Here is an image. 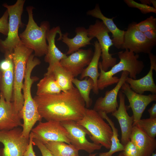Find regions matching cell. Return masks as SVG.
Wrapping results in <instances>:
<instances>
[{
	"mask_svg": "<svg viewBox=\"0 0 156 156\" xmlns=\"http://www.w3.org/2000/svg\"><path fill=\"white\" fill-rule=\"evenodd\" d=\"M135 125L143 130L150 137L153 138L156 137V118L141 119Z\"/></svg>",
	"mask_w": 156,
	"mask_h": 156,
	"instance_id": "f546056e",
	"label": "cell"
},
{
	"mask_svg": "<svg viewBox=\"0 0 156 156\" xmlns=\"http://www.w3.org/2000/svg\"><path fill=\"white\" fill-rule=\"evenodd\" d=\"M135 27L137 29L143 33L156 29V18L153 16H151L138 23L135 22Z\"/></svg>",
	"mask_w": 156,
	"mask_h": 156,
	"instance_id": "4dcf8cb0",
	"label": "cell"
},
{
	"mask_svg": "<svg viewBox=\"0 0 156 156\" xmlns=\"http://www.w3.org/2000/svg\"><path fill=\"white\" fill-rule=\"evenodd\" d=\"M118 55L120 61L109 71L103 70L99 62V68L100 72L97 81L99 90H103L109 86L117 83L119 78L114 76L122 71L128 72L130 78L136 79L137 75L142 72L144 67L143 62L138 60L139 55L138 54H135L128 49L119 52Z\"/></svg>",
	"mask_w": 156,
	"mask_h": 156,
	"instance_id": "7a4b0ae2",
	"label": "cell"
},
{
	"mask_svg": "<svg viewBox=\"0 0 156 156\" xmlns=\"http://www.w3.org/2000/svg\"><path fill=\"white\" fill-rule=\"evenodd\" d=\"M33 144L37 146L41 153L42 156H53L45 145L38 140L33 138Z\"/></svg>",
	"mask_w": 156,
	"mask_h": 156,
	"instance_id": "e575fe53",
	"label": "cell"
},
{
	"mask_svg": "<svg viewBox=\"0 0 156 156\" xmlns=\"http://www.w3.org/2000/svg\"><path fill=\"white\" fill-rule=\"evenodd\" d=\"M34 8L32 6L26 8L28 22L25 30L19 35V37L22 43L33 51L35 56L41 57L47 52L46 35L50 29V25L47 21L42 22L40 26L37 25L33 18Z\"/></svg>",
	"mask_w": 156,
	"mask_h": 156,
	"instance_id": "3957f363",
	"label": "cell"
},
{
	"mask_svg": "<svg viewBox=\"0 0 156 156\" xmlns=\"http://www.w3.org/2000/svg\"><path fill=\"white\" fill-rule=\"evenodd\" d=\"M0 156H2L0 153Z\"/></svg>",
	"mask_w": 156,
	"mask_h": 156,
	"instance_id": "ee69618b",
	"label": "cell"
},
{
	"mask_svg": "<svg viewBox=\"0 0 156 156\" xmlns=\"http://www.w3.org/2000/svg\"><path fill=\"white\" fill-rule=\"evenodd\" d=\"M1 95V92H0V99Z\"/></svg>",
	"mask_w": 156,
	"mask_h": 156,
	"instance_id": "7bdbcfd3",
	"label": "cell"
},
{
	"mask_svg": "<svg viewBox=\"0 0 156 156\" xmlns=\"http://www.w3.org/2000/svg\"><path fill=\"white\" fill-rule=\"evenodd\" d=\"M12 54H5L4 59L0 63V92L8 102H12L14 65Z\"/></svg>",
	"mask_w": 156,
	"mask_h": 156,
	"instance_id": "9a60e30c",
	"label": "cell"
},
{
	"mask_svg": "<svg viewBox=\"0 0 156 156\" xmlns=\"http://www.w3.org/2000/svg\"><path fill=\"white\" fill-rule=\"evenodd\" d=\"M97 154V153H91L90 154L86 156H96ZM117 156H123V154L122 152H121Z\"/></svg>",
	"mask_w": 156,
	"mask_h": 156,
	"instance_id": "ab89813d",
	"label": "cell"
},
{
	"mask_svg": "<svg viewBox=\"0 0 156 156\" xmlns=\"http://www.w3.org/2000/svg\"><path fill=\"white\" fill-rule=\"evenodd\" d=\"M135 23L133 22L129 24L125 31L121 49H128L136 54H149L156 43L149 40L143 33L137 29Z\"/></svg>",
	"mask_w": 156,
	"mask_h": 156,
	"instance_id": "7c38bea8",
	"label": "cell"
},
{
	"mask_svg": "<svg viewBox=\"0 0 156 156\" xmlns=\"http://www.w3.org/2000/svg\"><path fill=\"white\" fill-rule=\"evenodd\" d=\"M61 122L68 132L70 144L79 151L83 150L91 154L95 151L99 150L101 148L102 146L101 145L90 142L88 140L86 137V135L90 136V133L76 122L70 120Z\"/></svg>",
	"mask_w": 156,
	"mask_h": 156,
	"instance_id": "8fae6325",
	"label": "cell"
},
{
	"mask_svg": "<svg viewBox=\"0 0 156 156\" xmlns=\"http://www.w3.org/2000/svg\"><path fill=\"white\" fill-rule=\"evenodd\" d=\"M119 104L118 109L112 113L119 123L121 132V143L125 145L130 140L133 122V116H130L127 112L125 105V96L120 90L118 92Z\"/></svg>",
	"mask_w": 156,
	"mask_h": 156,
	"instance_id": "d6986e66",
	"label": "cell"
},
{
	"mask_svg": "<svg viewBox=\"0 0 156 156\" xmlns=\"http://www.w3.org/2000/svg\"><path fill=\"white\" fill-rule=\"evenodd\" d=\"M33 51L22 43L17 45L12 54L14 65L12 102L17 111H21L24 99L22 90L26 64Z\"/></svg>",
	"mask_w": 156,
	"mask_h": 156,
	"instance_id": "5b68a950",
	"label": "cell"
},
{
	"mask_svg": "<svg viewBox=\"0 0 156 156\" xmlns=\"http://www.w3.org/2000/svg\"><path fill=\"white\" fill-rule=\"evenodd\" d=\"M31 132L33 138L44 144L51 141H61L70 144L68 132L60 122L49 120L40 122Z\"/></svg>",
	"mask_w": 156,
	"mask_h": 156,
	"instance_id": "30bf717a",
	"label": "cell"
},
{
	"mask_svg": "<svg viewBox=\"0 0 156 156\" xmlns=\"http://www.w3.org/2000/svg\"><path fill=\"white\" fill-rule=\"evenodd\" d=\"M76 35L72 38H68V33L62 34L58 40H62L68 47L66 55H70L80 48L91 44L90 41L93 38L89 36L87 29L83 27H77L75 29Z\"/></svg>",
	"mask_w": 156,
	"mask_h": 156,
	"instance_id": "7402d4cb",
	"label": "cell"
},
{
	"mask_svg": "<svg viewBox=\"0 0 156 156\" xmlns=\"http://www.w3.org/2000/svg\"><path fill=\"white\" fill-rule=\"evenodd\" d=\"M62 90L51 74L44 75L37 84L36 95L57 94Z\"/></svg>",
	"mask_w": 156,
	"mask_h": 156,
	"instance_id": "4316f807",
	"label": "cell"
},
{
	"mask_svg": "<svg viewBox=\"0 0 156 156\" xmlns=\"http://www.w3.org/2000/svg\"><path fill=\"white\" fill-rule=\"evenodd\" d=\"M33 138L32 133L31 132L29 135V144L23 156H36L33 148Z\"/></svg>",
	"mask_w": 156,
	"mask_h": 156,
	"instance_id": "d590c367",
	"label": "cell"
},
{
	"mask_svg": "<svg viewBox=\"0 0 156 156\" xmlns=\"http://www.w3.org/2000/svg\"><path fill=\"white\" fill-rule=\"evenodd\" d=\"M87 29L89 36L95 37L98 40L101 51V65L102 69L107 71L109 68L116 64L117 61L116 58L113 57V54L109 53L110 47L113 45L109 35L110 32L103 22L98 20Z\"/></svg>",
	"mask_w": 156,
	"mask_h": 156,
	"instance_id": "ba28073f",
	"label": "cell"
},
{
	"mask_svg": "<svg viewBox=\"0 0 156 156\" xmlns=\"http://www.w3.org/2000/svg\"><path fill=\"white\" fill-rule=\"evenodd\" d=\"M52 74L62 91L69 90L74 86L72 80L74 78L72 75L64 69L60 62L57 63L49 69L44 75Z\"/></svg>",
	"mask_w": 156,
	"mask_h": 156,
	"instance_id": "d4e9b609",
	"label": "cell"
},
{
	"mask_svg": "<svg viewBox=\"0 0 156 156\" xmlns=\"http://www.w3.org/2000/svg\"><path fill=\"white\" fill-rule=\"evenodd\" d=\"M151 156H156V152H155V153L154 152L153 153Z\"/></svg>",
	"mask_w": 156,
	"mask_h": 156,
	"instance_id": "b9f144b4",
	"label": "cell"
},
{
	"mask_svg": "<svg viewBox=\"0 0 156 156\" xmlns=\"http://www.w3.org/2000/svg\"><path fill=\"white\" fill-rule=\"evenodd\" d=\"M151 3L153 4L154 8L156 9V1L155 0H151Z\"/></svg>",
	"mask_w": 156,
	"mask_h": 156,
	"instance_id": "60d3db41",
	"label": "cell"
},
{
	"mask_svg": "<svg viewBox=\"0 0 156 156\" xmlns=\"http://www.w3.org/2000/svg\"><path fill=\"white\" fill-rule=\"evenodd\" d=\"M124 147L122 152L123 156H140L136 146L131 140L129 141Z\"/></svg>",
	"mask_w": 156,
	"mask_h": 156,
	"instance_id": "d6a6232c",
	"label": "cell"
},
{
	"mask_svg": "<svg viewBox=\"0 0 156 156\" xmlns=\"http://www.w3.org/2000/svg\"><path fill=\"white\" fill-rule=\"evenodd\" d=\"M8 21L9 14L6 10L0 18V33L6 36L8 31Z\"/></svg>",
	"mask_w": 156,
	"mask_h": 156,
	"instance_id": "836d02e7",
	"label": "cell"
},
{
	"mask_svg": "<svg viewBox=\"0 0 156 156\" xmlns=\"http://www.w3.org/2000/svg\"><path fill=\"white\" fill-rule=\"evenodd\" d=\"M142 3L148 5H150L151 3V0H140Z\"/></svg>",
	"mask_w": 156,
	"mask_h": 156,
	"instance_id": "f35d334b",
	"label": "cell"
},
{
	"mask_svg": "<svg viewBox=\"0 0 156 156\" xmlns=\"http://www.w3.org/2000/svg\"><path fill=\"white\" fill-rule=\"evenodd\" d=\"M121 90L127 97L133 113V126L141 119L142 114L147 106L151 102L156 101V94L144 95L137 93L133 90L129 85L125 82Z\"/></svg>",
	"mask_w": 156,
	"mask_h": 156,
	"instance_id": "4fadbf2b",
	"label": "cell"
},
{
	"mask_svg": "<svg viewBox=\"0 0 156 156\" xmlns=\"http://www.w3.org/2000/svg\"><path fill=\"white\" fill-rule=\"evenodd\" d=\"M21 111L16 110L13 102L6 101L1 94L0 99V131H8L22 127Z\"/></svg>",
	"mask_w": 156,
	"mask_h": 156,
	"instance_id": "e0dca14e",
	"label": "cell"
},
{
	"mask_svg": "<svg viewBox=\"0 0 156 156\" xmlns=\"http://www.w3.org/2000/svg\"><path fill=\"white\" fill-rule=\"evenodd\" d=\"M151 66L147 74L139 79H134L128 76L125 82L135 92L143 94L145 92L149 91L152 94H156V85L153 78V70L156 71V57L151 53L148 54Z\"/></svg>",
	"mask_w": 156,
	"mask_h": 156,
	"instance_id": "ac0fdd59",
	"label": "cell"
},
{
	"mask_svg": "<svg viewBox=\"0 0 156 156\" xmlns=\"http://www.w3.org/2000/svg\"><path fill=\"white\" fill-rule=\"evenodd\" d=\"M94 51L92 59L87 67L84 69L80 74V79L82 80L87 77L90 78L94 83L93 92L95 94H98L99 90L97 87V81L100 75V73L98 72L99 64L101 51L98 41L94 42Z\"/></svg>",
	"mask_w": 156,
	"mask_h": 156,
	"instance_id": "cb8c5ba5",
	"label": "cell"
},
{
	"mask_svg": "<svg viewBox=\"0 0 156 156\" xmlns=\"http://www.w3.org/2000/svg\"><path fill=\"white\" fill-rule=\"evenodd\" d=\"M129 76L128 72L122 71L116 86L110 90L106 91L104 97H100L96 100L93 109L98 112H103L107 114L116 111L119 106L117 101L118 92Z\"/></svg>",
	"mask_w": 156,
	"mask_h": 156,
	"instance_id": "2e32d148",
	"label": "cell"
},
{
	"mask_svg": "<svg viewBox=\"0 0 156 156\" xmlns=\"http://www.w3.org/2000/svg\"><path fill=\"white\" fill-rule=\"evenodd\" d=\"M72 83L76 87L80 95L83 99L86 108H88L92 105V100L90 97V91L93 90L94 85L93 80L90 77L84 80H79L74 78Z\"/></svg>",
	"mask_w": 156,
	"mask_h": 156,
	"instance_id": "f1b7e54d",
	"label": "cell"
},
{
	"mask_svg": "<svg viewBox=\"0 0 156 156\" xmlns=\"http://www.w3.org/2000/svg\"><path fill=\"white\" fill-rule=\"evenodd\" d=\"M57 34H59V37L62 34L59 26L54 27L50 29L47 34L46 39L48 42V51L44 60L45 62L49 64L47 69L50 68L54 64L60 62L62 60L67 56L66 54L62 52L56 45L55 38Z\"/></svg>",
	"mask_w": 156,
	"mask_h": 156,
	"instance_id": "44dd1931",
	"label": "cell"
},
{
	"mask_svg": "<svg viewBox=\"0 0 156 156\" xmlns=\"http://www.w3.org/2000/svg\"><path fill=\"white\" fill-rule=\"evenodd\" d=\"M44 145L53 156H79V151L71 144L61 141H51Z\"/></svg>",
	"mask_w": 156,
	"mask_h": 156,
	"instance_id": "484cf974",
	"label": "cell"
},
{
	"mask_svg": "<svg viewBox=\"0 0 156 156\" xmlns=\"http://www.w3.org/2000/svg\"><path fill=\"white\" fill-rule=\"evenodd\" d=\"M104 119L98 112L86 108L83 117L76 122L89 132L90 138L93 143L109 149L113 132L110 125Z\"/></svg>",
	"mask_w": 156,
	"mask_h": 156,
	"instance_id": "8992f818",
	"label": "cell"
},
{
	"mask_svg": "<svg viewBox=\"0 0 156 156\" xmlns=\"http://www.w3.org/2000/svg\"><path fill=\"white\" fill-rule=\"evenodd\" d=\"M25 2V0H17L13 5H9L6 3L2 5L6 8L9 14L7 37L3 40L0 37V50L4 54H12L15 47L21 43L18 30L24 25L21 18Z\"/></svg>",
	"mask_w": 156,
	"mask_h": 156,
	"instance_id": "52a82bcc",
	"label": "cell"
},
{
	"mask_svg": "<svg viewBox=\"0 0 156 156\" xmlns=\"http://www.w3.org/2000/svg\"><path fill=\"white\" fill-rule=\"evenodd\" d=\"M34 68V66L31 64L27 65L22 89L24 99L21 110L23 121L22 133L23 136L28 139L34 125L37 122H40L42 119L38 112L37 104L31 94V86L38 79L36 77L31 76Z\"/></svg>",
	"mask_w": 156,
	"mask_h": 156,
	"instance_id": "277c9868",
	"label": "cell"
},
{
	"mask_svg": "<svg viewBox=\"0 0 156 156\" xmlns=\"http://www.w3.org/2000/svg\"><path fill=\"white\" fill-rule=\"evenodd\" d=\"M33 98L40 116L47 121L77 122L85 114V102L75 87L57 94L36 95Z\"/></svg>",
	"mask_w": 156,
	"mask_h": 156,
	"instance_id": "6da1fadb",
	"label": "cell"
},
{
	"mask_svg": "<svg viewBox=\"0 0 156 156\" xmlns=\"http://www.w3.org/2000/svg\"><path fill=\"white\" fill-rule=\"evenodd\" d=\"M87 14L88 15L101 19L112 34V40L113 45L118 49L121 48L125 31L117 27L113 21L114 17L109 18L105 16L102 13L98 4H96L94 9L88 10Z\"/></svg>",
	"mask_w": 156,
	"mask_h": 156,
	"instance_id": "603a6c76",
	"label": "cell"
},
{
	"mask_svg": "<svg viewBox=\"0 0 156 156\" xmlns=\"http://www.w3.org/2000/svg\"><path fill=\"white\" fill-rule=\"evenodd\" d=\"M124 1L129 7L137 8L143 14L156 13V9L148 5L139 3L133 0H125Z\"/></svg>",
	"mask_w": 156,
	"mask_h": 156,
	"instance_id": "1f68e13d",
	"label": "cell"
},
{
	"mask_svg": "<svg viewBox=\"0 0 156 156\" xmlns=\"http://www.w3.org/2000/svg\"><path fill=\"white\" fill-rule=\"evenodd\" d=\"M130 140L136 146L140 156H151L156 148V140L136 125L133 126Z\"/></svg>",
	"mask_w": 156,
	"mask_h": 156,
	"instance_id": "ffe728a7",
	"label": "cell"
},
{
	"mask_svg": "<svg viewBox=\"0 0 156 156\" xmlns=\"http://www.w3.org/2000/svg\"><path fill=\"white\" fill-rule=\"evenodd\" d=\"M103 118L105 119L111 126L112 129L113 134L111 139V145L109 151L107 152L100 153L99 156H112L115 153L123 151L124 145L120 143L118 137V131L114 125V123L107 115L103 112H98Z\"/></svg>",
	"mask_w": 156,
	"mask_h": 156,
	"instance_id": "83f0119b",
	"label": "cell"
},
{
	"mask_svg": "<svg viewBox=\"0 0 156 156\" xmlns=\"http://www.w3.org/2000/svg\"><path fill=\"white\" fill-rule=\"evenodd\" d=\"M0 142L4 145L0 149L2 156H23L29 139L23 135L22 129L17 127L8 131H0Z\"/></svg>",
	"mask_w": 156,
	"mask_h": 156,
	"instance_id": "9c48e42d",
	"label": "cell"
},
{
	"mask_svg": "<svg viewBox=\"0 0 156 156\" xmlns=\"http://www.w3.org/2000/svg\"><path fill=\"white\" fill-rule=\"evenodd\" d=\"M93 53L90 49H80L62 60L60 63L74 78L81 74L90 63Z\"/></svg>",
	"mask_w": 156,
	"mask_h": 156,
	"instance_id": "5bb4252c",
	"label": "cell"
},
{
	"mask_svg": "<svg viewBox=\"0 0 156 156\" xmlns=\"http://www.w3.org/2000/svg\"><path fill=\"white\" fill-rule=\"evenodd\" d=\"M148 112L149 114V118H156V103H153L151 107L148 110Z\"/></svg>",
	"mask_w": 156,
	"mask_h": 156,
	"instance_id": "74e56055",
	"label": "cell"
},
{
	"mask_svg": "<svg viewBox=\"0 0 156 156\" xmlns=\"http://www.w3.org/2000/svg\"><path fill=\"white\" fill-rule=\"evenodd\" d=\"M146 37L151 41L156 43V29H154L143 33Z\"/></svg>",
	"mask_w": 156,
	"mask_h": 156,
	"instance_id": "8d00e7d4",
	"label": "cell"
}]
</instances>
